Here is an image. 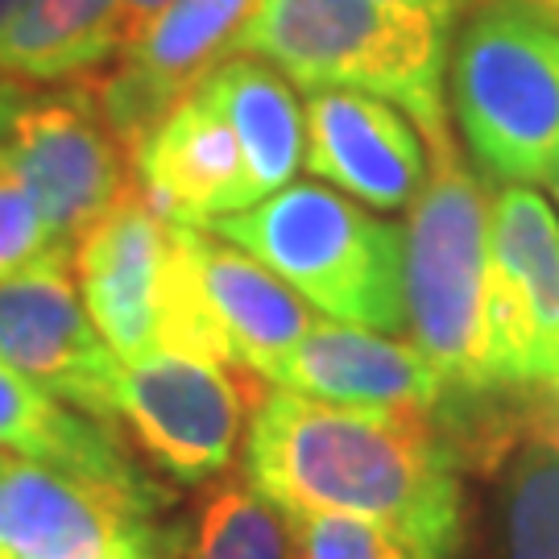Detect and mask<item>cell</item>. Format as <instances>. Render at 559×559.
Listing matches in <instances>:
<instances>
[{
    "mask_svg": "<svg viewBox=\"0 0 559 559\" xmlns=\"http://www.w3.org/2000/svg\"><path fill=\"white\" fill-rule=\"evenodd\" d=\"M535 4H539V9H547L551 17H559V0H535Z\"/></svg>",
    "mask_w": 559,
    "mask_h": 559,
    "instance_id": "obj_29",
    "label": "cell"
},
{
    "mask_svg": "<svg viewBox=\"0 0 559 559\" xmlns=\"http://www.w3.org/2000/svg\"><path fill=\"white\" fill-rule=\"evenodd\" d=\"M166 4H170V0H120L117 17H120V38H124V46L138 38L141 29L158 17Z\"/></svg>",
    "mask_w": 559,
    "mask_h": 559,
    "instance_id": "obj_26",
    "label": "cell"
},
{
    "mask_svg": "<svg viewBox=\"0 0 559 559\" xmlns=\"http://www.w3.org/2000/svg\"><path fill=\"white\" fill-rule=\"evenodd\" d=\"M302 166L316 179L336 182L369 207L399 212L419 200L427 182V154L402 108L369 92L323 87L302 108Z\"/></svg>",
    "mask_w": 559,
    "mask_h": 559,
    "instance_id": "obj_14",
    "label": "cell"
},
{
    "mask_svg": "<svg viewBox=\"0 0 559 559\" xmlns=\"http://www.w3.org/2000/svg\"><path fill=\"white\" fill-rule=\"evenodd\" d=\"M443 25L385 0H253L233 55L278 67L307 92L348 87L415 117L427 154L452 145L443 112Z\"/></svg>",
    "mask_w": 559,
    "mask_h": 559,
    "instance_id": "obj_2",
    "label": "cell"
},
{
    "mask_svg": "<svg viewBox=\"0 0 559 559\" xmlns=\"http://www.w3.org/2000/svg\"><path fill=\"white\" fill-rule=\"evenodd\" d=\"M4 464H9V452H0V473H4ZM4 559V556H0Z\"/></svg>",
    "mask_w": 559,
    "mask_h": 559,
    "instance_id": "obj_31",
    "label": "cell"
},
{
    "mask_svg": "<svg viewBox=\"0 0 559 559\" xmlns=\"http://www.w3.org/2000/svg\"><path fill=\"white\" fill-rule=\"evenodd\" d=\"M0 154L13 166L59 249L75 240L133 191V162L108 129L92 87H71L41 100H21L0 138Z\"/></svg>",
    "mask_w": 559,
    "mask_h": 559,
    "instance_id": "obj_6",
    "label": "cell"
},
{
    "mask_svg": "<svg viewBox=\"0 0 559 559\" xmlns=\"http://www.w3.org/2000/svg\"><path fill=\"white\" fill-rule=\"evenodd\" d=\"M50 253H67V249L55 245L38 203L29 200V191L21 187L13 166L0 154V282L38 265Z\"/></svg>",
    "mask_w": 559,
    "mask_h": 559,
    "instance_id": "obj_23",
    "label": "cell"
},
{
    "mask_svg": "<svg viewBox=\"0 0 559 559\" xmlns=\"http://www.w3.org/2000/svg\"><path fill=\"white\" fill-rule=\"evenodd\" d=\"M253 0H170L158 17L141 29L120 55L108 80L92 83L108 129L120 145L138 150V141L158 124L175 104L195 92L203 75L233 55L240 25Z\"/></svg>",
    "mask_w": 559,
    "mask_h": 559,
    "instance_id": "obj_12",
    "label": "cell"
},
{
    "mask_svg": "<svg viewBox=\"0 0 559 559\" xmlns=\"http://www.w3.org/2000/svg\"><path fill=\"white\" fill-rule=\"evenodd\" d=\"M233 240L295 295L323 316L365 328L399 332L406 323L402 299V233L399 224L369 216L320 182H286L282 191L207 224Z\"/></svg>",
    "mask_w": 559,
    "mask_h": 559,
    "instance_id": "obj_3",
    "label": "cell"
},
{
    "mask_svg": "<svg viewBox=\"0 0 559 559\" xmlns=\"http://www.w3.org/2000/svg\"><path fill=\"white\" fill-rule=\"evenodd\" d=\"M187 253L203 302L237 369L265 378L320 323L311 320V307L278 274H270L245 249H228L221 240L203 237V228H187Z\"/></svg>",
    "mask_w": 559,
    "mask_h": 559,
    "instance_id": "obj_17",
    "label": "cell"
},
{
    "mask_svg": "<svg viewBox=\"0 0 559 559\" xmlns=\"http://www.w3.org/2000/svg\"><path fill=\"white\" fill-rule=\"evenodd\" d=\"M385 4H402V9H419L427 17L443 25V29H452L456 21H464L473 9H477L480 0H385Z\"/></svg>",
    "mask_w": 559,
    "mask_h": 559,
    "instance_id": "obj_25",
    "label": "cell"
},
{
    "mask_svg": "<svg viewBox=\"0 0 559 559\" xmlns=\"http://www.w3.org/2000/svg\"><path fill=\"white\" fill-rule=\"evenodd\" d=\"M21 104V92L13 80H0V138H4V129H9V117H13V108Z\"/></svg>",
    "mask_w": 559,
    "mask_h": 559,
    "instance_id": "obj_27",
    "label": "cell"
},
{
    "mask_svg": "<svg viewBox=\"0 0 559 559\" xmlns=\"http://www.w3.org/2000/svg\"><path fill=\"white\" fill-rule=\"evenodd\" d=\"M166 506L138 473L104 477L41 460H13L0 473V556L100 559L154 526Z\"/></svg>",
    "mask_w": 559,
    "mask_h": 559,
    "instance_id": "obj_9",
    "label": "cell"
},
{
    "mask_svg": "<svg viewBox=\"0 0 559 559\" xmlns=\"http://www.w3.org/2000/svg\"><path fill=\"white\" fill-rule=\"evenodd\" d=\"M402 240V299L415 348L460 394L501 390L489 360V203L456 145L431 150Z\"/></svg>",
    "mask_w": 559,
    "mask_h": 559,
    "instance_id": "obj_4",
    "label": "cell"
},
{
    "mask_svg": "<svg viewBox=\"0 0 559 559\" xmlns=\"http://www.w3.org/2000/svg\"><path fill=\"white\" fill-rule=\"evenodd\" d=\"M25 4H29V0H0V29H4V25H9L13 17H17Z\"/></svg>",
    "mask_w": 559,
    "mask_h": 559,
    "instance_id": "obj_28",
    "label": "cell"
},
{
    "mask_svg": "<svg viewBox=\"0 0 559 559\" xmlns=\"http://www.w3.org/2000/svg\"><path fill=\"white\" fill-rule=\"evenodd\" d=\"M133 191L166 224L207 228L216 216L249 207V170L228 120L187 92L133 150Z\"/></svg>",
    "mask_w": 559,
    "mask_h": 559,
    "instance_id": "obj_15",
    "label": "cell"
},
{
    "mask_svg": "<svg viewBox=\"0 0 559 559\" xmlns=\"http://www.w3.org/2000/svg\"><path fill=\"white\" fill-rule=\"evenodd\" d=\"M265 381L307 399L340 402V406L411 411V415H431L452 390L415 344L385 340L381 332H365L348 323L344 328L316 323L265 373Z\"/></svg>",
    "mask_w": 559,
    "mask_h": 559,
    "instance_id": "obj_16",
    "label": "cell"
},
{
    "mask_svg": "<svg viewBox=\"0 0 559 559\" xmlns=\"http://www.w3.org/2000/svg\"><path fill=\"white\" fill-rule=\"evenodd\" d=\"M551 191H556V203H559V166L551 170Z\"/></svg>",
    "mask_w": 559,
    "mask_h": 559,
    "instance_id": "obj_30",
    "label": "cell"
},
{
    "mask_svg": "<svg viewBox=\"0 0 559 559\" xmlns=\"http://www.w3.org/2000/svg\"><path fill=\"white\" fill-rule=\"evenodd\" d=\"M195 92L237 133L253 200H265V195L282 191L286 182H295L302 150H307L302 108L290 83L282 80L270 62L253 59V55H233V59L216 62Z\"/></svg>",
    "mask_w": 559,
    "mask_h": 559,
    "instance_id": "obj_18",
    "label": "cell"
},
{
    "mask_svg": "<svg viewBox=\"0 0 559 559\" xmlns=\"http://www.w3.org/2000/svg\"><path fill=\"white\" fill-rule=\"evenodd\" d=\"M0 452H17L25 460L87 468L104 477H129V460L117 436L100 419H83L67 411L50 390L17 373L0 360Z\"/></svg>",
    "mask_w": 559,
    "mask_h": 559,
    "instance_id": "obj_20",
    "label": "cell"
},
{
    "mask_svg": "<svg viewBox=\"0 0 559 559\" xmlns=\"http://www.w3.org/2000/svg\"><path fill=\"white\" fill-rule=\"evenodd\" d=\"M452 423L464 427L452 452L485 448L477 464L498 468V559H559V394L522 406L464 394Z\"/></svg>",
    "mask_w": 559,
    "mask_h": 559,
    "instance_id": "obj_11",
    "label": "cell"
},
{
    "mask_svg": "<svg viewBox=\"0 0 559 559\" xmlns=\"http://www.w3.org/2000/svg\"><path fill=\"white\" fill-rule=\"evenodd\" d=\"M175 224H166L129 191L75 240L83 307L117 360H138L158 348L170 282Z\"/></svg>",
    "mask_w": 559,
    "mask_h": 559,
    "instance_id": "obj_13",
    "label": "cell"
},
{
    "mask_svg": "<svg viewBox=\"0 0 559 559\" xmlns=\"http://www.w3.org/2000/svg\"><path fill=\"white\" fill-rule=\"evenodd\" d=\"M295 559H436L381 522L348 514H290Z\"/></svg>",
    "mask_w": 559,
    "mask_h": 559,
    "instance_id": "obj_22",
    "label": "cell"
},
{
    "mask_svg": "<svg viewBox=\"0 0 559 559\" xmlns=\"http://www.w3.org/2000/svg\"><path fill=\"white\" fill-rule=\"evenodd\" d=\"M452 112L468 154L501 182L559 166V17L535 0H480L452 41Z\"/></svg>",
    "mask_w": 559,
    "mask_h": 559,
    "instance_id": "obj_5",
    "label": "cell"
},
{
    "mask_svg": "<svg viewBox=\"0 0 559 559\" xmlns=\"http://www.w3.org/2000/svg\"><path fill=\"white\" fill-rule=\"evenodd\" d=\"M182 556V522H166V526H145L141 535H133L129 543L112 547L100 559H179Z\"/></svg>",
    "mask_w": 559,
    "mask_h": 559,
    "instance_id": "obj_24",
    "label": "cell"
},
{
    "mask_svg": "<svg viewBox=\"0 0 559 559\" xmlns=\"http://www.w3.org/2000/svg\"><path fill=\"white\" fill-rule=\"evenodd\" d=\"M245 477L286 514L381 522L436 559H452L464 539L456 452L431 415L274 390L253 406Z\"/></svg>",
    "mask_w": 559,
    "mask_h": 559,
    "instance_id": "obj_1",
    "label": "cell"
},
{
    "mask_svg": "<svg viewBox=\"0 0 559 559\" xmlns=\"http://www.w3.org/2000/svg\"><path fill=\"white\" fill-rule=\"evenodd\" d=\"M0 360L92 419H117L120 360L75 295L71 253H50L0 282Z\"/></svg>",
    "mask_w": 559,
    "mask_h": 559,
    "instance_id": "obj_10",
    "label": "cell"
},
{
    "mask_svg": "<svg viewBox=\"0 0 559 559\" xmlns=\"http://www.w3.org/2000/svg\"><path fill=\"white\" fill-rule=\"evenodd\" d=\"M120 0H29L0 29V80L62 83L124 50Z\"/></svg>",
    "mask_w": 559,
    "mask_h": 559,
    "instance_id": "obj_19",
    "label": "cell"
},
{
    "mask_svg": "<svg viewBox=\"0 0 559 559\" xmlns=\"http://www.w3.org/2000/svg\"><path fill=\"white\" fill-rule=\"evenodd\" d=\"M112 402L117 419L138 431L162 473L182 485H203L233 464L245 411L261 402V385L253 373L216 360L154 348L138 360H120Z\"/></svg>",
    "mask_w": 559,
    "mask_h": 559,
    "instance_id": "obj_7",
    "label": "cell"
},
{
    "mask_svg": "<svg viewBox=\"0 0 559 559\" xmlns=\"http://www.w3.org/2000/svg\"><path fill=\"white\" fill-rule=\"evenodd\" d=\"M489 360L501 390L559 394V216L531 187H501L489 212Z\"/></svg>",
    "mask_w": 559,
    "mask_h": 559,
    "instance_id": "obj_8",
    "label": "cell"
},
{
    "mask_svg": "<svg viewBox=\"0 0 559 559\" xmlns=\"http://www.w3.org/2000/svg\"><path fill=\"white\" fill-rule=\"evenodd\" d=\"M179 559H295V526L253 480H221L182 519Z\"/></svg>",
    "mask_w": 559,
    "mask_h": 559,
    "instance_id": "obj_21",
    "label": "cell"
}]
</instances>
